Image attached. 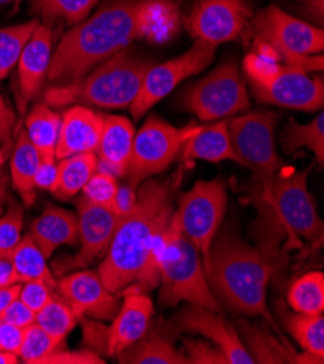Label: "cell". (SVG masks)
Instances as JSON below:
<instances>
[{
  "label": "cell",
  "instance_id": "8992f818",
  "mask_svg": "<svg viewBox=\"0 0 324 364\" xmlns=\"http://www.w3.org/2000/svg\"><path fill=\"white\" fill-rule=\"evenodd\" d=\"M244 71L256 97L263 103L305 112L323 109V79H311L298 67L278 63V55L265 43L259 51L244 58Z\"/></svg>",
  "mask_w": 324,
  "mask_h": 364
},
{
  "label": "cell",
  "instance_id": "11a10c76",
  "mask_svg": "<svg viewBox=\"0 0 324 364\" xmlns=\"http://www.w3.org/2000/svg\"><path fill=\"white\" fill-rule=\"evenodd\" d=\"M4 212V206H2V199H0V215Z\"/></svg>",
  "mask_w": 324,
  "mask_h": 364
},
{
  "label": "cell",
  "instance_id": "d6986e66",
  "mask_svg": "<svg viewBox=\"0 0 324 364\" xmlns=\"http://www.w3.org/2000/svg\"><path fill=\"white\" fill-rule=\"evenodd\" d=\"M124 301L108 330L106 355L117 357L122 350L135 343L147 331L155 306L152 299L135 286H128L121 292Z\"/></svg>",
  "mask_w": 324,
  "mask_h": 364
},
{
  "label": "cell",
  "instance_id": "484cf974",
  "mask_svg": "<svg viewBox=\"0 0 324 364\" xmlns=\"http://www.w3.org/2000/svg\"><path fill=\"white\" fill-rule=\"evenodd\" d=\"M41 164V157L28 138L25 129L18 134L14 154L11 159V178L15 191L22 198L25 206H32L37 198L35 176Z\"/></svg>",
  "mask_w": 324,
  "mask_h": 364
},
{
  "label": "cell",
  "instance_id": "7c38bea8",
  "mask_svg": "<svg viewBox=\"0 0 324 364\" xmlns=\"http://www.w3.org/2000/svg\"><path fill=\"white\" fill-rule=\"evenodd\" d=\"M278 115L261 111L229 121V135L241 166L250 168L251 178L265 180L282 168L275 151V127Z\"/></svg>",
  "mask_w": 324,
  "mask_h": 364
},
{
  "label": "cell",
  "instance_id": "7bdbcfd3",
  "mask_svg": "<svg viewBox=\"0 0 324 364\" xmlns=\"http://www.w3.org/2000/svg\"><path fill=\"white\" fill-rule=\"evenodd\" d=\"M22 338H23L22 328H18V326L0 319V350L19 355Z\"/></svg>",
  "mask_w": 324,
  "mask_h": 364
},
{
  "label": "cell",
  "instance_id": "836d02e7",
  "mask_svg": "<svg viewBox=\"0 0 324 364\" xmlns=\"http://www.w3.org/2000/svg\"><path fill=\"white\" fill-rule=\"evenodd\" d=\"M288 304L301 314H323L324 311V274L310 272L297 279L288 292Z\"/></svg>",
  "mask_w": 324,
  "mask_h": 364
},
{
  "label": "cell",
  "instance_id": "f907efd6",
  "mask_svg": "<svg viewBox=\"0 0 324 364\" xmlns=\"http://www.w3.org/2000/svg\"><path fill=\"white\" fill-rule=\"evenodd\" d=\"M6 188H8V177L2 171V173H0V199L5 198Z\"/></svg>",
  "mask_w": 324,
  "mask_h": 364
},
{
  "label": "cell",
  "instance_id": "52a82bcc",
  "mask_svg": "<svg viewBox=\"0 0 324 364\" xmlns=\"http://www.w3.org/2000/svg\"><path fill=\"white\" fill-rule=\"evenodd\" d=\"M157 270L162 283L159 301L163 306L172 308L187 302L221 312V305L208 284L198 250L179 231L173 216L166 230Z\"/></svg>",
  "mask_w": 324,
  "mask_h": 364
},
{
  "label": "cell",
  "instance_id": "ba28073f",
  "mask_svg": "<svg viewBox=\"0 0 324 364\" xmlns=\"http://www.w3.org/2000/svg\"><path fill=\"white\" fill-rule=\"evenodd\" d=\"M251 29L258 40L271 47L283 63L307 73L323 70L324 32L321 28L271 5L251 19Z\"/></svg>",
  "mask_w": 324,
  "mask_h": 364
},
{
  "label": "cell",
  "instance_id": "277c9868",
  "mask_svg": "<svg viewBox=\"0 0 324 364\" xmlns=\"http://www.w3.org/2000/svg\"><path fill=\"white\" fill-rule=\"evenodd\" d=\"M285 260L283 251L249 245L237 234L223 231L214 237L202 266L212 294L220 304L247 316H262L279 333L266 305V289Z\"/></svg>",
  "mask_w": 324,
  "mask_h": 364
},
{
  "label": "cell",
  "instance_id": "816d5d0a",
  "mask_svg": "<svg viewBox=\"0 0 324 364\" xmlns=\"http://www.w3.org/2000/svg\"><path fill=\"white\" fill-rule=\"evenodd\" d=\"M4 164H5V151L0 149V168H2Z\"/></svg>",
  "mask_w": 324,
  "mask_h": 364
},
{
  "label": "cell",
  "instance_id": "bcb514c9",
  "mask_svg": "<svg viewBox=\"0 0 324 364\" xmlns=\"http://www.w3.org/2000/svg\"><path fill=\"white\" fill-rule=\"evenodd\" d=\"M137 203V192L130 185H118L115 198L113 200L111 209L118 215V218L125 216Z\"/></svg>",
  "mask_w": 324,
  "mask_h": 364
},
{
  "label": "cell",
  "instance_id": "9c48e42d",
  "mask_svg": "<svg viewBox=\"0 0 324 364\" xmlns=\"http://www.w3.org/2000/svg\"><path fill=\"white\" fill-rule=\"evenodd\" d=\"M227 185L221 177L198 180L194 188L179 196L173 221L179 231L198 250L202 264L227 209Z\"/></svg>",
  "mask_w": 324,
  "mask_h": 364
},
{
  "label": "cell",
  "instance_id": "8d00e7d4",
  "mask_svg": "<svg viewBox=\"0 0 324 364\" xmlns=\"http://www.w3.org/2000/svg\"><path fill=\"white\" fill-rule=\"evenodd\" d=\"M22 228L23 208L14 202L4 215H0V256H11L22 238Z\"/></svg>",
  "mask_w": 324,
  "mask_h": 364
},
{
  "label": "cell",
  "instance_id": "e575fe53",
  "mask_svg": "<svg viewBox=\"0 0 324 364\" xmlns=\"http://www.w3.org/2000/svg\"><path fill=\"white\" fill-rule=\"evenodd\" d=\"M38 21L33 19L21 25L0 29V82L9 76L11 70L18 64L22 50L32 36Z\"/></svg>",
  "mask_w": 324,
  "mask_h": 364
},
{
  "label": "cell",
  "instance_id": "4fadbf2b",
  "mask_svg": "<svg viewBox=\"0 0 324 364\" xmlns=\"http://www.w3.org/2000/svg\"><path fill=\"white\" fill-rule=\"evenodd\" d=\"M215 50H217L215 46L195 40L194 46L182 55L159 65H152L142 79L138 95L130 106L132 118H142L179 83L205 70L214 60Z\"/></svg>",
  "mask_w": 324,
  "mask_h": 364
},
{
  "label": "cell",
  "instance_id": "74e56055",
  "mask_svg": "<svg viewBox=\"0 0 324 364\" xmlns=\"http://www.w3.org/2000/svg\"><path fill=\"white\" fill-rule=\"evenodd\" d=\"M118 189V178L106 171L98 170L86 183L83 191V199L90 203L111 208Z\"/></svg>",
  "mask_w": 324,
  "mask_h": 364
},
{
  "label": "cell",
  "instance_id": "c3c4849f",
  "mask_svg": "<svg viewBox=\"0 0 324 364\" xmlns=\"http://www.w3.org/2000/svg\"><path fill=\"white\" fill-rule=\"evenodd\" d=\"M21 284L22 283H16L12 286H5L0 287V318L5 314V311L8 309V306L18 299L19 296V290H21Z\"/></svg>",
  "mask_w": 324,
  "mask_h": 364
},
{
  "label": "cell",
  "instance_id": "d4e9b609",
  "mask_svg": "<svg viewBox=\"0 0 324 364\" xmlns=\"http://www.w3.org/2000/svg\"><path fill=\"white\" fill-rule=\"evenodd\" d=\"M117 357L122 364H188L185 354L173 346L172 334L153 325Z\"/></svg>",
  "mask_w": 324,
  "mask_h": 364
},
{
  "label": "cell",
  "instance_id": "6da1fadb",
  "mask_svg": "<svg viewBox=\"0 0 324 364\" xmlns=\"http://www.w3.org/2000/svg\"><path fill=\"white\" fill-rule=\"evenodd\" d=\"M177 25L172 0H113L61 36L47 79L54 85L76 82L137 40H169Z\"/></svg>",
  "mask_w": 324,
  "mask_h": 364
},
{
  "label": "cell",
  "instance_id": "f546056e",
  "mask_svg": "<svg viewBox=\"0 0 324 364\" xmlns=\"http://www.w3.org/2000/svg\"><path fill=\"white\" fill-rule=\"evenodd\" d=\"M282 323L304 351L324 358L323 314H291L282 311Z\"/></svg>",
  "mask_w": 324,
  "mask_h": 364
},
{
  "label": "cell",
  "instance_id": "7a4b0ae2",
  "mask_svg": "<svg viewBox=\"0 0 324 364\" xmlns=\"http://www.w3.org/2000/svg\"><path fill=\"white\" fill-rule=\"evenodd\" d=\"M310 168L285 173L282 168L265 180L250 178L244 200L256 209L251 238L271 251L305 250L323 245V221L307 188Z\"/></svg>",
  "mask_w": 324,
  "mask_h": 364
},
{
  "label": "cell",
  "instance_id": "f35d334b",
  "mask_svg": "<svg viewBox=\"0 0 324 364\" xmlns=\"http://www.w3.org/2000/svg\"><path fill=\"white\" fill-rule=\"evenodd\" d=\"M184 350L188 364H230L217 346L202 340L184 338Z\"/></svg>",
  "mask_w": 324,
  "mask_h": 364
},
{
  "label": "cell",
  "instance_id": "4dcf8cb0",
  "mask_svg": "<svg viewBox=\"0 0 324 364\" xmlns=\"http://www.w3.org/2000/svg\"><path fill=\"white\" fill-rule=\"evenodd\" d=\"M99 0H29L33 14L43 18L44 23L53 29L57 23L70 28L85 21Z\"/></svg>",
  "mask_w": 324,
  "mask_h": 364
},
{
  "label": "cell",
  "instance_id": "1f68e13d",
  "mask_svg": "<svg viewBox=\"0 0 324 364\" xmlns=\"http://www.w3.org/2000/svg\"><path fill=\"white\" fill-rule=\"evenodd\" d=\"M11 259L22 283L40 280L57 290V280L47 264V259L29 234L21 238L19 244L11 252Z\"/></svg>",
  "mask_w": 324,
  "mask_h": 364
},
{
  "label": "cell",
  "instance_id": "9a60e30c",
  "mask_svg": "<svg viewBox=\"0 0 324 364\" xmlns=\"http://www.w3.org/2000/svg\"><path fill=\"white\" fill-rule=\"evenodd\" d=\"M250 15L246 0H197L187 19V28L195 40L217 47L237 40Z\"/></svg>",
  "mask_w": 324,
  "mask_h": 364
},
{
  "label": "cell",
  "instance_id": "d6a6232c",
  "mask_svg": "<svg viewBox=\"0 0 324 364\" xmlns=\"http://www.w3.org/2000/svg\"><path fill=\"white\" fill-rule=\"evenodd\" d=\"M78 319L75 311L58 292H54L47 305L35 315V323L60 343H64L66 337L73 331Z\"/></svg>",
  "mask_w": 324,
  "mask_h": 364
},
{
  "label": "cell",
  "instance_id": "4316f807",
  "mask_svg": "<svg viewBox=\"0 0 324 364\" xmlns=\"http://www.w3.org/2000/svg\"><path fill=\"white\" fill-rule=\"evenodd\" d=\"M61 117L46 103H38L25 119V132L37 149L41 161H57L56 149L60 134Z\"/></svg>",
  "mask_w": 324,
  "mask_h": 364
},
{
  "label": "cell",
  "instance_id": "2e32d148",
  "mask_svg": "<svg viewBox=\"0 0 324 364\" xmlns=\"http://www.w3.org/2000/svg\"><path fill=\"white\" fill-rule=\"evenodd\" d=\"M166 330L172 336L194 333L205 337L226 354L230 364H255L239 337L236 325L229 322L219 311L188 304L172 319Z\"/></svg>",
  "mask_w": 324,
  "mask_h": 364
},
{
  "label": "cell",
  "instance_id": "ab89813d",
  "mask_svg": "<svg viewBox=\"0 0 324 364\" xmlns=\"http://www.w3.org/2000/svg\"><path fill=\"white\" fill-rule=\"evenodd\" d=\"M54 292H57V290L44 282L29 280V282H25L21 284L18 298L29 309H32L35 314H37L47 305V302L51 299Z\"/></svg>",
  "mask_w": 324,
  "mask_h": 364
},
{
  "label": "cell",
  "instance_id": "f6af8a7d",
  "mask_svg": "<svg viewBox=\"0 0 324 364\" xmlns=\"http://www.w3.org/2000/svg\"><path fill=\"white\" fill-rule=\"evenodd\" d=\"M58 167L56 161H41L37 176H35V188L41 191H48L54 193L57 186Z\"/></svg>",
  "mask_w": 324,
  "mask_h": 364
},
{
  "label": "cell",
  "instance_id": "7402d4cb",
  "mask_svg": "<svg viewBox=\"0 0 324 364\" xmlns=\"http://www.w3.org/2000/svg\"><path fill=\"white\" fill-rule=\"evenodd\" d=\"M239 337L258 364H300V353L278 331L265 323H251L239 319L236 323Z\"/></svg>",
  "mask_w": 324,
  "mask_h": 364
},
{
  "label": "cell",
  "instance_id": "603a6c76",
  "mask_svg": "<svg viewBox=\"0 0 324 364\" xmlns=\"http://www.w3.org/2000/svg\"><path fill=\"white\" fill-rule=\"evenodd\" d=\"M29 237L48 260L61 245H76L79 242V220L66 209L48 205L33 220Z\"/></svg>",
  "mask_w": 324,
  "mask_h": 364
},
{
  "label": "cell",
  "instance_id": "8fae6325",
  "mask_svg": "<svg viewBox=\"0 0 324 364\" xmlns=\"http://www.w3.org/2000/svg\"><path fill=\"white\" fill-rule=\"evenodd\" d=\"M184 106L201 121H217L244 111L250 100L237 65L226 61L214 68L188 90Z\"/></svg>",
  "mask_w": 324,
  "mask_h": 364
},
{
  "label": "cell",
  "instance_id": "e0dca14e",
  "mask_svg": "<svg viewBox=\"0 0 324 364\" xmlns=\"http://www.w3.org/2000/svg\"><path fill=\"white\" fill-rule=\"evenodd\" d=\"M57 292L75 311L78 318L89 316L113 321L120 309V298L108 290L95 270H76L57 282Z\"/></svg>",
  "mask_w": 324,
  "mask_h": 364
},
{
  "label": "cell",
  "instance_id": "83f0119b",
  "mask_svg": "<svg viewBox=\"0 0 324 364\" xmlns=\"http://www.w3.org/2000/svg\"><path fill=\"white\" fill-rule=\"evenodd\" d=\"M58 177L54 195L61 199L75 198L98 171V157L95 153L75 154L58 160Z\"/></svg>",
  "mask_w": 324,
  "mask_h": 364
},
{
  "label": "cell",
  "instance_id": "681fc988",
  "mask_svg": "<svg viewBox=\"0 0 324 364\" xmlns=\"http://www.w3.org/2000/svg\"><path fill=\"white\" fill-rule=\"evenodd\" d=\"M19 360L21 358H19L18 354L0 350V364H18Z\"/></svg>",
  "mask_w": 324,
  "mask_h": 364
},
{
  "label": "cell",
  "instance_id": "f5cc1de1",
  "mask_svg": "<svg viewBox=\"0 0 324 364\" xmlns=\"http://www.w3.org/2000/svg\"><path fill=\"white\" fill-rule=\"evenodd\" d=\"M22 4V0H14V5H15V11H18L19 5Z\"/></svg>",
  "mask_w": 324,
  "mask_h": 364
},
{
  "label": "cell",
  "instance_id": "f1b7e54d",
  "mask_svg": "<svg viewBox=\"0 0 324 364\" xmlns=\"http://www.w3.org/2000/svg\"><path fill=\"white\" fill-rule=\"evenodd\" d=\"M282 149L286 154H291L300 149L310 150L320 167L324 164V115L318 114L308 124H298L296 121H290L283 128L282 132Z\"/></svg>",
  "mask_w": 324,
  "mask_h": 364
},
{
  "label": "cell",
  "instance_id": "7dc6e473",
  "mask_svg": "<svg viewBox=\"0 0 324 364\" xmlns=\"http://www.w3.org/2000/svg\"><path fill=\"white\" fill-rule=\"evenodd\" d=\"M16 283L22 282L15 270L11 256H0V287L12 286Z\"/></svg>",
  "mask_w": 324,
  "mask_h": 364
},
{
  "label": "cell",
  "instance_id": "30bf717a",
  "mask_svg": "<svg viewBox=\"0 0 324 364\" xmlns=\"http://www.w3.org/2000/svg\"><path fill=\"white\" fill-rule=\"evenodd\" d=\"M201 129L195 124L176 128L159 117H150L134 136L124 176L128 185L137 189L144 180L164 171L179 157L184 144Z\"/></svg>",
  "mask_w": 324,
  "mask_h": 364
},
{
  "label": "cell",
  "instance_id": "cb8c5ba5",
  "mask_svg": "<svg viewBox=\"0 0 324 364\" xmlns=\"http://www.w3.org/2000/svg\"><path fill=\"white\" fill-rule=\"evenodd\" d=\"M179 157H181L182 163L194 160L220 163L229 160L241 166V161L231 145L229 135V121L226 119L209 127H202L198 134H195L184 144Z\"/></svg>",
  "mask_w": 324,
  "mask_h": 364
},
{
  "label": "cell",
  "instance_id": "db71d44e",
  "mask_svg": "<svg viewBox=\"0 0 324 364\" xmlns=\"http://www.w3.org/2000/svg\"><path fill=\"white\" fill-rule=\"evenodd\" d=\"M9 2H14V0H0V4H9Z\"/></svg>",
  "mask_w": 324,
  "mask_h": 364
},
{
  "label": "cell",
  "instance_id": "d590c367",
  "mask_svg": "<svg viewBox=\"0 0 324 364\" xmlns=\"http://www.w3.org/2000/svg\"><path fill=\"white\" fill-rule=\"evenodd\" d=\"M63 343L53 338L40 325L32 323L23 330L19 358L26 364H41L46 357L61 350Z\"/></svg>",
  "mask_w": 324,
  "mask_h": 364
},
{
  "label": "cell",
  "instance_id": "5b68a950",
  "mask_svg": "<svg viewBox=\"0 0 324 364\" xmlns=\"http://www.w3.org/2000/svg\"><path fill=\"white\" fill-rule=\"evenodd\" d=\"M152 65L128 47L96 65L82 79L67 85H53L44 95V103L50 107L70 105L103 109L128 107Z\"/></svg>",
  "mask_w": 324,
  "mask_h": 364
},
{
  "label": "cell",
  "instance_id": "ffe728a7",
  "mask_svg": "<svg viewBox=\"0 0 324 364\" xmlns=\"http://www.w3.org/2000/svg\"><path fill=\"white\" fill-rule=\"evenodd\" d=\"M103 128V115L75 105L61 115L56 160L75 154L96 153Z\"/></svg>",
  "mask_w": 324,
  "mask_h": 364
},
{
  "label": "cell",
  "instance_id": "44dd1931",
  "mask_svg": "<svg viewBox=\"0 0 324 364\" xmlns=\"http://www.w3.org/2000/svg\"><path fill=\"white\" fill-rule=\"evenodd\" d=\"M135 129L125 117L103 115V128L96 150L98 170L124 177L128 168Z\"/></svg>",
  "mask_w": 324,
  "mask_h": 364
},
{
  "label": "cell",
  "instance_id": "ee69618b",
  "mask_svg": "<svg viewBox=\"0 0 324 364\" xmlns=\"http://www.w3.org/2000/svg\"><path fill=\"white\" fill-rule=\"evenodd\" d=\"M16 128V114L8 100L0 96V142L9 145Z\"/></svg>",
  "mask_w": 324,
  "mask_h": 364
},
{
  "label": "cell",
  "instance_id": "ac0fdd59",
  "mask_svg": "<svg viewBox=\"0 0 324 364\" xmlns=\"http://www.w3.org/2000/svg\"><path fill=\"white\" fill-rule=\"evenodd\" d=\"M51 55L53 29L46 23H38L18 61V111L22 118L47 77Z\"/></svg>",
  "mask_w": 324,
  "mask_h": 364
},
{
  "label": "cell",
  "instance_id": "b9f144b4",
  "mask_svg": "<svg viewBox=\"0 0 324 364\" xmlns=\"http://www.w3.org/2000/svg\"><path fill=\"white\" fill-rule=\"evenodd\" d=\"M35 315H37V314H35L32 309H29V308L18 298V299H15V301L8 306V309L5 311V314L2 315V318H0V319H4V321H6V322H9V323L18 326V328L25 330V328H28L29 325H32V323L35 322Z\"/></svg>",
  "mask_w": 324,
  "mask_h": 364
},
{
  "label": "cell",
  "instance_id": "5bb4252c",
  "mask_svg": "<svg viewBox=\"0 0 324 364\" xmlns=\"http://www.w3.org/2000/svg\"><path fill=\"white\" fill-rule=\"evenodd\" d=\"M76 206L79 210L80 250L71 259H63L53 264L58 274L88 269L103 257L120 223L118 215L111 208L90 203L83 198L78 200Z\"/></svg>",
  "mask_w": 324,
  "mask_h": 364
},
{
  "label": "cell",
  "instance_id": "3957f363",
  "mask_svg": "<svg viewBox=\"0 0 324 364\" xmlns=\"http://www.w3.org/2000/svg\"><path fill=\"white\" fill-rule=\"evenodd\" d=\"M179 181L181 173L166 181L150 177L138 186L137 203L120 218L110 248L98 270L110 292L121 295L128 286L138 287L155 242L172 221L173 192Z\"/></svg>",
  "mask_w": 324,
  "mask_h": 364
},
{
  "label": "cell",
  "instance_id": "60d3db41",
  "mask_svg": "<svg viewBox=\"0 0 324 364\" xmlns=\"http://www.w3.org/2000/svg\"><path fill=\"white\" fill-rule=\"evenodd\" d=\"M106 361L92 350L64 351L57 350L43 360L41 364H105Z\"/></svg>",
  "mask_w": 324,
  "mask_h": 364
}]
</instances>
